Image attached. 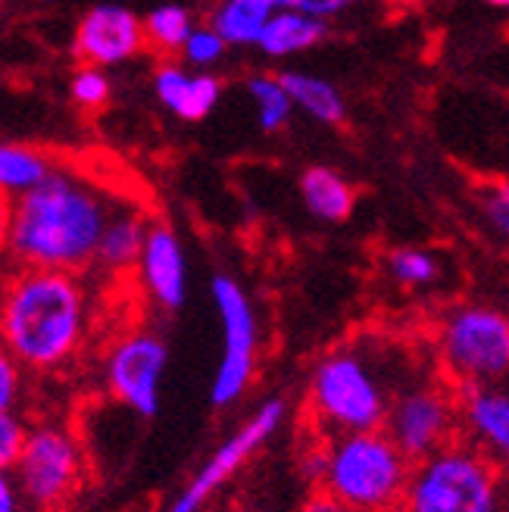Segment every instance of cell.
Returning a JSON list of instances; mask_svg holds the SVG:
<instances>
[{
  "label": "cell",
  "mask_w": 509,
  "mask_h": 512,
  "mask_svg": "<svg viewBox=\"0 0 509 512\" xmlns=\"http://www.w3.org/2000/svg\"><path fill=\"white\" fill-rule=\"evenodd\" d=\"M113 207L104 188L54 166L41 185L13 200L7 253L19 269L85 275Z\"/></svg>",
  "instance_id": "6da1fadb"
},
{
  "label": "cell",
  "mask_w": 509,
  "mask_h": 512,
  "mask_svg": "<svg viewBox=\"0 0 509 512\" xmlns=\"http://www.w3.org/2000/svg\"><path fill=\"white\" fill-rule=\"evenodd\" d=\"M91 288L82 275L19 269L0 294V344L22 372L54 375L91 338Z\"/></svg>",
  "instance_id": "7a4b0ae2"
},
{
  "label": "cell",
  "mask_w": 509,
  "mask_h": 512,
  "mask_svg": "<svg viewBox=\"0 0 509 512\" xmlns=\"http://www.w3.org/2000/svg\"><path fill=\"white\" fill-rule=\"evenodd\" d=\"M410 466L381 428L328 434L307 456L316 491L353 512H397Z\"/></svg>",
  "instance_id": "3957f363"
},
{
  "label": "cell",
  "mask_w": 509,
  "mask_h": 512,
  "mask_svg": "<svg viewBox=\"0 0 509 512\" xmlns=\"http://www.w3.org/2000/svg\"><path fill=\"white\" fill-rule=\"evenodd\" d=\"M394 381L360 347H341L316 363L307 388V416L328 434L372 431L385 425Z\"/></svg>",
  "instance_id": "277c9868"
},
{
  "label": "cell",
  "mask_w": 509,
  "mask_h": 512,
  "mask_svg": "<svg viewBox=\"0 0 509 512\" xmlns=\"http://www.w3.org/2000/svg\"><path fill=\"white\" fill-rule=\"evenodd\" d=\"M503 466L453 441L410 466L397 512H503Z\"/></svg>",
  "instance_id": "5b68a950"
},
{
  "label": "cell",
  "mask_w": 509,
  "mask_h": 512,
  "mask_svg": "<svg viewBox=\"0 0 509 512\" xmlns=\"http://www.w3.org/2000/svg\"><path fill=\"white\" fill-rule=\"evenodd\" d=\"M438 375L453 388L503 384L509 372V319L497 306L469 303L450 310L435 331Z\"/></svg>",
  "instance_id": "8992f818"
},
{
  "label": "cell",
  "mask_w": 509,
  "mask_h": 512,
  "mask_svg": "<svg viewBox=\"0 0 509 512\" xmlns=\"http://www.w3.org/2000/svg\"><path fill=\"white\" fill-rule=\"evenodd\" d=\"M10 475L22 503L38 512H63L85 481V453L75 431L63 422L29 425Z\"/></svg>",
  "instance_id": "52a82bcc"
},
{
  "label": "cell",
  "mask_w": 509,
  "mask_h": 512,
  "mask_svg": "<svg viewBox=\"0 0 509 512\" xmlns=\"http://www.w3.org/2000/svg\"><path fill=\"white\" fill-rule=\"evenodd\" d=\"M381 431L416 463L456 441V388L441 375H416L394 381Z\"/></svg>",
  "instance_id": "ba28073f"
},
{
  "label": "cell",
  "mask_w": 509,
  "mask_h": 512,
  "mask_svg": "<svg viewBox=\"0 0 509 512\" xmlns=\"http://www.w3.org/2000/svg\"><path fill=\"white\" fill-rule=\"evenodd\" d=\"M213 306L219 316L222 350L210 388V403L228 409L244 400L260 363V316L250 294L235 275H213L210 281Z\"/></svg>",
  "instance_id": "9c48e42d"
},
{
  "label": "cell",
  "mask_w": 509,
  "mask_h": 512,
  "mask_svg": "<svg viewBox=\"0 0 509 512\" xmlns=\"http://www.w3.org/2000/svg\"><path fill=\"white\" fill-rule=\"evenodd\" d=\"M285 419H288L285 397L263 400L207 459H203V466L191 475L185 488L172 497L166 512H203L207 509L225 484L275 438L278 428L285 425Z\"/></svg>",
  "instance_id": "30bf717a"
},
{
  "label": "cell",
  "mask_w": 509,
  "mask_h": 512,
  "mask_svg": "<svg viewBox=\"0 0 509 512\" xmlns=\"http://www.w3.org/2000/svg\"><path fill=\"white\" fill-rule=\"evenodd\" d=\"M169 344L157 328H129L104 353L107 394L141 419H154L163 400Z\"/></svg>",
  "instance_id": "8fae6325"
},
{
  "label": "cell",
  "mask_w": 509,
  "mask_h": 512,
  "mask_svg": "<svg viewBox=\"0 0 509 512\" xmlns=\"http://www.w3.org/2000/svg\"><path fill=\"white\" fill-rule=\"evenodd\" d=\"M141 291L160 313H178L188 300V253L169 225H147L144 247L135 263Z\"/></svg>",
  "instance_id": "7c38bea8"
},
{
  "label": "cell",
  "mask_w": 509,
  "mask_h": 512,
  "mask_svg": "<svg viewBox=\"0 0 509 512\" xmlns=\"http://www.w3.org/2000/svg\"><path fill=\"white\" fill-rule=\"evenodd\" d=\"M456 441L485 453L497 466L509 456V394L503 384L456 388Z\"/></svg>",
  "instance_id": "4fadbf2b"
},
{
  "label": "cell",
  "mask_w": 509,
  "mask_h": 512,
  "mask_svg": "<svg viewBox=\"0 0 509 512\" xmlns=\"http://www.w3.org/2000/svg\"><path fill=\"white\" fill-rule=\"evenodd\" d=\"M144 32L141 19L122 4H97L91 7L79 29H75V54L85 60V66L110 69L119 63H129L141 54Z\"/></svg>",
  "instance_id": "5bb4252c"
},
{
  "label": "cell",
  "mask_w": 509,
  "mask_h": 512,
  "mask_svg": "<svg viewBox=\"0 0 509 512\" xmlns=\"http://www.w3.org/2000/svg\"><path fill=\"white\" fill-rule=\"evenodd\" d=\"M154 94L172 116L185 122H200L222 100V82L210 72H191L188 66L163 63L154 72Z\"/></svg>",
  "instance_id": "9a60e30c"
},
{
  "label": "cell",
  "mask_w": 509,
  "mask_h": 512,
  "mask_svg": "<svg viewBox=\"0 0 509 512\" xmlns=\"http://www.w3.org/2000/svg\"><path fill=\"white\" fill-rule=\"evenodd\" d=\"M147 219L138 210L129 207H113L104 235H100L97 253H94V266L104 275H125L129 269H135L141 247H144V235H147Z\"/></svg>",
  "instance_id": "2e32d148"
},
{
  "label": "cell",
  "mask_w": 509,
  "mask_h": 512,
  "mask_svg": "<svg viewBox=\"0 0 509 512\" xmlns=\"http://www.w3.org/2000/svg\"><path fill=\"white\" fill-rule=\"evenodd\" d=\"M328 32V25L300 13V10H278L269 16V22L260 29L257 41H253V47L260 50V54L266 57H294V54H303V50L316 47Z\"/></svg>",
  "instance_id": "e0dca14e"
},
{
  "label": "cell",
  "mask_w": 509,
  "mask_h": 512,
  "mask_svg": "<svg viewBox=\"0 0 509 512\" xmlns=\"http://www.w3.org/2000/svg\"><path fill=\"white\" fill-rule=\"evenodd\" d=\"M300 200L319 222H344L356 207V194L347 185V178L328 166H313L300 175Z\"/></svg>",
  "instance_id": "ac0fdd59"
},
{
  "label": "cell",
  "mask_w": 509,
  "mask_h": 512,
  "mask_svg": "<svg viewBox=\"0 0 509 512\" xmlns=\"http://www.w3.org/2000/svg\"><path fill=\"white\" fill-rule=\"evenodd\" d=\"M278 10H288V0H222L210 25L228 47H253L260 29Z\"/></svg>",
  "instance_id": "d6986e66"
},
{
  "label": "cell",
  "mask_w": 509,
  "mask_h": 512,
  "mask_svg": "<svg viewBox=\"0 0 509 512\" xmlns=\"http://www.w3.org/2000/svg\"><path fill=\"white\" fill-rule=\"evenodd\" d=\"M278 82H282L291 107H300L316 122L338 125L344 119V97L332 82H325L310 72H285V75H278Z\"/></svg>",
  "instance_id": "ffe728a7"
},
{
  "label": "cell",
  "mask_w": 509,
  "mask_h": 512,
  "mask_svg": "<svg viewBox=\"0 0 509 512\" xmlns=\"http://www.w3.org/2000/svg\"><path fill=\"white\" fill-rule=\"evenodd\" d=\"M54 163H50L41 150L25 147V144H0V194L7 200L22 197L32 191L50 175Z\"/></svg>",
  "instance_id": "44dd1931"
},
{
  "label": "cell",
  "mask_w": 509,
  "mask_h": 512,
  "mask_svg": "<svg viewBox=\"0 0 509 512\" xmlns=\"http://www.w3.org/2000/svg\"><path fill=\"white\" fill-rule=\"evenodd\" d=\"M194 16L182 4H160L141 19V32L144 44H154L160 54H172V50H182L185 38L194 29Z\"/></svg>",
  "instance_id": "7402d4cb"
},
{
  "label": "cell",
  "mask_w": 509,
  "mask_h": 512,
  "mask_svg": "<svg viewBox=\"0 0 509 512\" xmlns=\"http://www.w3.org/2000/svg\"><path fill=\"white\" fill-rule=\"evenodd\" d=\"M388 275L400 288L422 291L441 278V263L435 253H428L422 247H397L388 253Z\"/></svg>",
  "instance_id": "603a6c76"
},
{
  "label": "cell",
  "mask_w": 509,
  "mask_h": 512,
  "mask_svg": "<svg viewBox=\"0 0 509 512\" xmlns=\"http://www.w3.org/2000/svg\"><path fill=\"white\" fill-rule=\"evenodd\" d=\"M247 94L257 104V116H260V128L263 132H278L285 128V122L291 119V100L282 88V82L275 75H253L247 82Z\"/></svg>",
  "instance_id": "cb8c5ba5"
},
{
  "label": "cell",
  "mask_w": 509,
  "mask_h": 512,
  "mask_svg": "<svg viewBox=\"0 0 509 512\" xmlns=\"http://www.w3.org/2000/svg\"><path fill=\"white\" fill-rule=\"evenodd\" d=\"M228 44L222 41V35L213 29V25H194L191 35L182 44V57L191 69L207 72L210 66H216L225 57Z\"/></svg>",
  "instance_id": "d4e9b609"
},
{
  "label": "cell",
  "mask_w": 509,
  "mask_h": 512,
  "mask_svg": "<svg viewBox=\"0 0 509 512\" xmlns=\"http://www.w3.org/2000/svg\"><path fill=\"white\" fill-rule=\"evenodd\" d=\"M72 100L82 107H104L110 100V75L107 69H97V66H82L79 72L72 75Z\"/></svg>",
  "instance_id": "484cf974"
},
{
  "label": "cell",
  "mask_w": 509,
  "mask_h": 512,
  "mask_svg": "<svg viewBox=\"0 0 509 512\" xmlns=\"http://www.w3.org/2000/svg\"><path fill=\"white\" fill-rule=\"evenodd\" d=\"M25 388V372L0 344V413H16Z\"/></svg>",
  "instance_id": "4316f807"
},
{
  "label": "cell",
  "mask_w": 509,
  "mask_h": 512,
  "mask_svg": "<svg viewBox=\"0 0 509 512\" xmlns=\"http://www.w3.org/2000/svg\"><path fill=\"white\" fill-rule=\"evenodd\" d=\"M25 425L16 413H0V472H10L25 444Z\"/></svg>",
  "instance_id": "83f0119b"
},
{
  "label": "cell",
  "mask_w": 509,
  "mask_h": 512,
  "mask_svg": "<svg viewBox=\"0 0 509 512\" xmlns=\"http://www.w3.org/2000/svg\"><path fill=\"white\" fill-rule=\"evenodd\" d=\"M360 0H288V7L291 10H300V13H307L319 22H328L332 16H341L344 10L356 7Z\"/></svg>",
  "instance_id": "f1b7e54d"
},
{
  "label": "cell",
  "mask_w": 509,
  "mask_h": 512,
  "mask_svg": "<svg viewBox=\"0 0 509 512\" xmlns=\"http://www.w3.org/2000/svg\"><path fill=\"white\" fill-rule=\"evenodd\" d=\"M485 216L494 225V232L506 238V232H509V191H506V185H497V188L488 191V197H485Z\"/></svg>",
  "instance_id": "f546056e"
},
{
  "label": "cell",
  "mask_w": 509,
  "mask_h": 512,
  "mask_svg": "<svg viewBox=\"0 0 509 512\" xmlns=\"http://www.w3.org/2000/svg\"><path fill=\"white\" fill-rule=\"evenodd\" d=\"M0 512H22V497L10 472H0Z\"/></svg>",
  "instance_id": "4dcf8cb0"
},
{
  "label": "cell",
  "mask_w": 509,
  "mask_h": 512,
  "mask_svg": "<svg viewBox=\"0 0 509 512\" xmlns=\"http://www.w3.org/2000/svg\"><path fill=\"white\" fill-rule=\"evenodd\" d=\"M297 512H353V509H347V506H341V503H335L332 497H325V494H310L307 497V503H303Z\"/></svg>",
  "instance_id": "1f68e13d"
},
{
  "label": "cell",
  "mask_w": 509,
  "mask_h": 512,
  "mask_svg": "<svg viewBox=\"0 0 509 512\" xmlns=\"http://www.w3.org/2000/svg\"><path fill=\"white\" fill-rule=\"evenodd\" d=\"M10 213H13V200L0 194V256L7 253V238H10Z\"/></svg>",
  "instance_id": "d6a6232c"
},
{
  "label": "cell",
  "mask_w": 509,
  "mask_h": 512,
  "mask_svg": "<svg viewBox=\"0 0 509 512\" xmlns=\"http://www.w3.org/2000/svg\"><path fill=\"white\" fill-rule=\"evenodd\" d=\"M485 4H491V7H509V0H485Z\"/></svg>",
  "instance_id": "836d02e7"
}]
</instances>
